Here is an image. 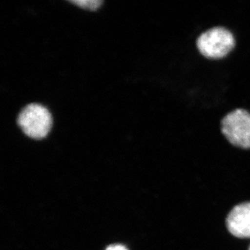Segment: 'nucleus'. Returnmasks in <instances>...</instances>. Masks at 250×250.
Wrapping results in <instances>:
<instances>
[{
    "label": "nucleus",
    "mask_w": 250,
    "mask_h": 250,
    "mask_svg": "<svg viewBox=\"0 0 250 250\" xmlns=\"http://www.w3.org/2000/svg\"><path fill=\"white\" fill-rule=\"evenodd\" d=\"M18 126L29 138L41 139L48 134L52 117L48 110L39 104H30L22 108L18 116Z\"/></svg>",
    "instance_id": "obj_1"
},
{
    "label": "nucleus",
    "mask_w": 250,
    "mask_h": 250,
    "mask_svg": "<svg viewBox=\"0 0 250 250\" xmlns=\"http://www.w3.org/2000/svg\"><path fill=\"white\" fill-rule=\"evenodd\" d=\"M197 46L202 55L210 59L226 57L235 46L233 34L224 27H214L203 33L197 41Z\"/></svg>",
    "instance_id": "obj_2"
},
{
    "label": "nucleus",
    "mask_w": 250,
    "mask_h": 250,
    "mask_svg": "<svg viewBox=\"0 0 250 250\" xmlns=\"http://www.w3.org/2000/svg\"><path fill=\"white\" fill-rule=\"evenodd\" d=\"M222 131L227 139L236 147L250 148V113L236 109L222 121Z\"/></svg>",
    "instance_id": "obj_3"
},
{
    "label": "nucleus",
    "mask_w": 250,
    "mask_h": 250,
    "mask_svg": "<svg viewBox=\"0 0 250 250\" xmlns=\"http://www.w3.org/2000/svg\"><path fill=\"white\" fill-rule=\"evenodd\" d=\"M229 231L237 238H250V202L237 205L227 218Z\"/></svg>",
    "instance_id": "obj_4"
},
{
    "label": "nucleus",
    "mask_w": 250,
    "mask_h": 250,
    "mask_svg": "<svg viewBox=\"0 0 250 250\" xmlns=\"http://www.w3.org/2000/svg\"><path fill=\"white\" fill-rule=\"evenodd\" d=\"M70 2L75 4L83 9L95 11L101 6L103 1H100V0H83V1H70Z\"/></svg>",
    "instance_id": "obj_5"
},
{
    "label": "nucleus",
    "mask_w": 250,
    "mask_h": 250,
    "mask_svg": "<svg viewBox=\"0 0 250 250\" xmlns=\"http://www.w3.org/2000/svg\"><path fill=\"white\" fill-rule=\"evenodd\" d=\"M106 250H127L124 246H120V245H115V246H111L108 247Z\"/></svg>",
    "instance_id": "obj_6"
},
{
    "label": "nucleus",
    "mask_w": 250,
    "mask_h": 250,
    "mask_svg": "<svg viewBox=\"0 0 250 250\" xmlns=\"http://www.w3.org/2000/svg\"><path fill=\"white\" fill-rule=\"evenodd\" d=\"M249 250H250V249H249Z\"/></svg>",
    "instance_id": "obj_7"
}]
</instances>
